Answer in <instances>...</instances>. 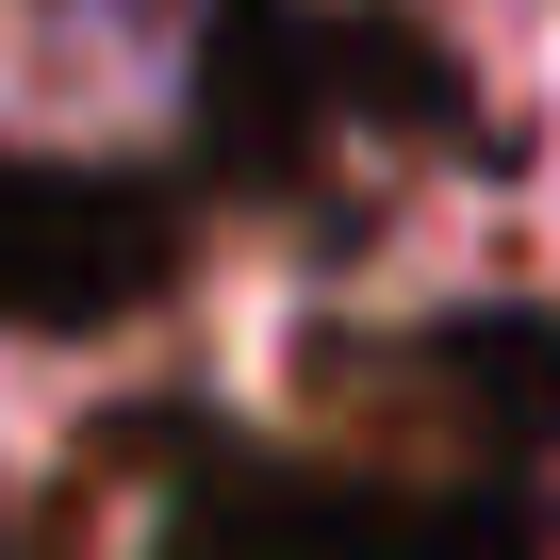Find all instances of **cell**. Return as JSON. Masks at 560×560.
Wrapping results in <instances>:
<instances>
[]
</instances>
